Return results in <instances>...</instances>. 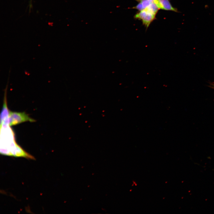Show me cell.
<instances>
[{
    "label": "cell",
    "mask_w": 214,
    "mask_h": 214,
    "mask_svg": "<svg viewBox=\"0 0 214 214\" xmlns=\"http://www.w3.org/2000/svg\"><path fill=\"white\" fill-rule=\"evenodd\" d=\"M9 125L12 126L27 121L31 122L35 121L30 117L25 112L10 111L8 117Z\"/></svg>",
    "instance_id": "6da1fadb"
},
{
    "label": "cell",
    "mask_w": 214,
    "mask_h": 214,
    "mask_svg": "<svg viewBox=\"0 0 214 214\" xmlns=\"http://www.w3.org/2000/svg\"><path fill=\"white\" fill-rule=\"evenodd\" d=\"M155 15L147 9H145L137 13L135 15L134 18L135 19L141 20L143 24L147 28L155 19Z\"/></svg>",
    "instance_id": "7a4b0ae2"
},
{
    "label": "cell",
    "mask_w": 214,
    "mask_h": 214,
    "mask_svg": "<svg viewBox=\"0 0 214 214\" xmlns=\"http://www.w3.org/2000/svg\"><path fill=\"white\" fill-rule=\"evenodd\" d=\"M156 4L159 9L178 12L177 9L172 6L169 0H158Z\"/></svg>",
    "instance_id": "3957f363"
},
{
    "label": "cell",
    "mask_w": 214,
    "mask_h": 214,
    "mask_svg": "<svg viewBox=\"0 0 214 214\" xmlns=\"http://www.w3.org/2000/svg\"><path fill=\"white\" fill-rule=\"evenodd\" d=\"M209 84L208 86L210 88L214 89V83L212 82H209Z\"/></svg>",
    "instance_id": "277c9868"
},
{
    "label": "cell",
    "mask_w": 214,
    "mask_h": 214,
    "mask_svg": "<svg viewBox=\"0 0 214 214\" xmlns=\"http://www.w3.org/2000/svg\"><path fill=\"white\" fill-rule=\"evenodd\" d=\"M148 1H150L151 3H156L157 2L158 0H147Z\"/></svg>",
    "instance_id": "5b68a950"
}]
</instances>
